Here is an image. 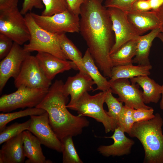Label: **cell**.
<instances>
[{"mask_svg": "<svg viewBox=\"0 0 163 163\" xmlns=\"http://www.w3.org/2000/svg\"><path fill=\"white\" fill-rule=\"evenodd\" d=\"M161 32L159 28L151 30L149 33L140 35L137 40L136 54L133 59V63L138 65L150 64L149 54L152 42Z\"/></svg>", "mask_w": 163, "mask_h": 163, "instance_id": "obj_21", "label": "cell"}, {"mask_svg": "<svg viewBox=\"0 0 163 163\" xmlns=\"http://www.w3.org/2000/svg\"><path fill=\"white\" fill-rule=\"evenodd\" d=\"M152 66L147 65H134L133 64L114 66L111 71L110 82L120 78H131L141 76L149 75Z\"/></svg>", "mask_w": 163, "mask_h": 163, "instance_id": "obj_22", "label": "cell"}, {"mask_svg": "<svg viewBox=\"0 0 163 163\" xmlns=\"http://www.w3.org/2000/svg\"><path fill=\"white\" fill-rule=\"evenodd\" d=\"M154 111V110L152 107L149 109H134L133 116L135 122H142L152 119L155 117Z\"/></svg>", "mask_w": 163, "mask_h": 163, "instance_id": "obj_33", "label": "cell"}, {"mask_svg": "<svg viewBox=\"0 0 163 163\" xmlns=\"http://www.w3.org/2000/svg\"><path fill=\"white\" fill-rule=\"evenodd\" d=\"M63 163H83L75 149L72 136H68L60 140Z\"/></svg>", "mask_w": 163, "mask_h": 163, "instance_id": "obj_26", "label": "cell"}, {"mask_svg": "<svg viewBox=\"0 0 163 163\" xmlns=\"http://www.w3.org/2000/svg\"><path fill=\"white\" fill-rule=\"evenodd\" d=\"M0 98V111L9 112L18 108L36 107L47 94L49 89L31 88L24 86Z\"/></svg>", "mask_w": 163, "mask_h": 163, "instance_id": "obj_6", "label": "cell"}, {"mask_svg": "<svg viewBox=\"0 0 163 163\" xmlns=\"http://www.w3.org/2000/svg\"><path fill=\"white\" fill-rule=\"evenodd\" d=\"M132 10L147 11L151 10L149 0H137L133 4Z\"/></svg>", "mask_w": 163, "mask_h": 163, "instance_id": "obj_36", "label": "cell"}, {"mask_svg": "<svg viewBox=\"0 0 163 163\" xmlns=\"http://www.w3.org/2000/svg\"><path fill=\"white\" fill-rule=\"evenodd\" d=\"M157 37L160 39L163 43V36L161 33L158 34L157 36Z\"/></svg>", "mask_w": 163, "mask_h": 163, "instance_id": "obj_42", "label": "cell"}, {"mask_svg": "<svg viewBox=\"0 0 163 163\" xmlns=\"http://www.w3.org/2000/svg\"><path fill=\"white\" fill-rule=\"evenodd\" d=\"M30 53L14 42L8 54L0 62V92L1 93L7 81L11 78H16L18 75L22 64Z\"/></svg>", "mask_w": 163, "mask_h": 163, "instance_id": "obj_11", "label": "cell"}, {"mask_svg": "<svg viewBox=\"0 0 163 163\" xmlns=\"http://www.w3.org/2000/svg\"><path fill=\"white\" fill-rule=\"evenodd\" d=\"M155 11L160 21L161 24L159 27L161 33L163 36V5Z\"/></svg>", "mask_w": 163, "mask_h": 163, "instance_id": "obj_39", "label": "cell"}, {"mask_svg": "<svg viewBox=\"0 0 163 163\" xmlns=\"http://www.w3.org/2000/svg\"><path fill=\"white\" fill-rule=\"evenodd\" d=\"M134 109L132 107L124 106L117 122V126L128 134L135 123L133 116Z\"/></svg>", "mask_w": 163, "mask_h": 163, "instance_id": "obj_30", "label": "cell"}, {"mask_svg": "<svg viewBox=\"0 0 163 163\" xmlns=\"http://www.w3.org/2000/svg\"><path fill=\"white\" fill-rule=\"evenodd\" d=\"M137 45V40H130L110 55L113 67L133 64V58L136 54Z\"/></svg>", "mask_w": 163, "mask_h": 163, "instance_id": "obj_24", "label": "cell"}, {"mask_svg": "<svg viewBox=\"0 0 163 163\" xmlns=\"http://www.w3.org/2000/svg\"><path fill=\"white\" fill-rule=\"evenodd\" d=\"M82 62L88 74L96 85L97 88L93 92L97 90L106 91L110 89V82L107 80V78L103 76L99 71L88 49L82 57Z\"/></svg>", "mask_w": 163, "mask_h": 163, "instance_id": "obj_23", "label": "cell"}, {"mask_svg": "<svg viewBox=\"0 0 163 163\" xmlns=\"http://www.w3.org/2000/svg\"><path fill=\"white\" fill-rule=\"evenodd\" d=\"M18 7L0 10V34L21 45L30 38L24 17Z\"/></svg>", "mask_w": 163, "mask_h": 163, "instance_id": "obj_7", "label": "cell"}, {"mask_svg": "<svg viewBox=\"0 0 163 163\" xmlns=\"http://www.w3.org/2000/svg\"><path fill=\"white\" fill-rule=\"evenodd\" d=\"M22 133L4 143L0 150V163H22L25 158Z\"/></svg>", "mask_w": 163, "mask_h": 163, "instance_id": "obj_18", "label": "cell"}, {"mask_svg": "<svg viewBox=\"0 0 163 163\" xmlns=\"http://www.w3.org/2000/svg\"><path fill=\"white\" fill-rule=\"evenodd\" d=\"M64 84L61 80H56L36 107L47 112L50 124L60 140L67 136L73 137L81 134L83 129L89 124L85 117L74 115L67 109L68 96L63 91Z\"/></svg>", "mask_w": 163, "mask_h": 163, "instance_id": "obj_2", "label": "cell"}, {"mask_svg": "<svg viewBox=\"0 0 163 163\" xmlns=\"http://www.w3.org/2000/svg\"><path fill=\"white\" fill-rule=\"evenodd\" d=\"M103 0H85L80 8L79 32L104 76L110 78V52L115 42L111 20Z\"/></svg>", "mask_w": 163, "mask_h": 163, "instance_id": "obj_1", "label": "cell"}, {"mask_svg": "<svg viewBox=\"0 0 163 163\" xmlns=\"http://www.w3.org/2000/svg\"><path fill=\"white\" fill-rule=\"evenodd\" d=\"M44 7L42 0H24L20 11L23 15H25L34 8L41 9Z\"/></svg>", "mask_w": 163, "mask_h": 163, "instance_id": "obj_35", "label": "cell"}, {"mask_svg": "<svg viewBox=\"0 0 163 163\" xmlns=\"http://www.w3.org/2000/svg\"><path fill=\"white\" fill-rule=\"evenodd\" d=\"M163 120L156 113L152 119L135 122L129 134L137 138L144 149V163H163Z\"/></svg>", "mask_w": 163, "mask_h": 163, "instance_id": "obj_3", "label": "cell"}, {"mask_svg": "<svg viewBox=\"0 0 163 163\" xmlns=\"http://www.w3.org/2000/svg\"><path fill=\"white\" fill-rule=\"evenodd\" d=\"M36 23L40 27L55 34L79 32L80 18L68 8L50 16L30 12Z\"/></svg>", "mask_w": 163, "mask_h": 163, "instance_id": "obj_8", "label": "cell"}, {"mask_svg": "<svg viewBox=\"0 0 163 163\" xmlns=\"http://www.w3.org/2000/svg\"><path fill=\"white\" fill-rule=\"evenodd\" d=\"M46 111L44 109L34 107L28 108L18 112L0 114V131H2L9 122L17 118L30 116L32 115H39Z\"/></svg>", "mask_w": 163, "mask_h": 163, "instance_id": "obj_27", "label": "cell"}, {"mask_svg": "<svg viewBox=\"0 0 163 163\" xmlns=\"http://www.w3.org/2000/svg\"><path fill=\"white\" fill-rule=\"evenodd\" d=\"M23 148L25 157L28 158L26 163H51L46 160L41 147V142L38 138L28 130L22 133Z\"/></svg>", "mask_w": 163, "mask_h": 163, "instance_id": "obj_19", "label": "cell"}, {"mask_svg": "<svg viewBox=\"0 0 163 163\" xmlns=\"http://www.w3.org/2000/svg\"><path fill=\"white\" fill-rule=\"evenodd\" d=\"M14 42L9 37L0 34V59L2 60L9 53L12 47Z\"/></svg>", "mask_w": 163, "mask_h": 163, "instance_id": "obj_34", "label": "cell"}, {"mask_svg": "<svg viewBox=\"0 0 163 163\" xmlns=\"http://www.w3.org/2000/svg\"><path fill=\"white\" fill-rule=\"evenodd\" d=\"M131 82L138 84L143 89L142 95L145 104L157 103L161 97V85L148 75L139 76L130 78Z\"/></svg>", "mask_w": 163, "mask_h": 163, "instance_id": "obj_20", "label": "cell"}, {"mask_svg": "<svg viewBox=\"0 0 163 163\" xmlns=\"http://www.w3.org/2000/svg\"><path fill=\"white\" fill-rule=\"evenodd\" d=\"M107 9L115 37L114 43L110 51V55L126 42L137 40L140 35L129 21L126 12L114 7L107 8Z\"/></svg>", "mask_w": 163, "mask_h": 163, "instance_id": "obj_10", "label": "cell"}, {"mask_svg": "<svg viewBox=\"0 0 163 163\" xmlns=\"http://www.w3.org/2000/svg\"><path fill=\"white\" fill-rule=\"evenodd\" d=\"M107 91H101L93 95L85 92L76 102L71 105H67L66 107L77 111L79 116L90 117L101 123L106 133L113 132L117 127V123L107 114L103 108Z\"/></svg>", "mask_w": 163, "mask_h": 163, "instance_id": "obj_4", "label": "cell"}, {"mask_svg": "<svg viewBox=\"0 0 163 163\" xmlns=\"http://www.w3.org/2000/svg\"><path fill=\"white\" fill-rule=\"evenodd\" d=\"M18 0H0V10L18 7Z\"/></svg>", "mask_w": 163, "mask_h": 163, "instance_id": "obj_38", "label": "cell"}, {"mask_svg": "<svg viewBox=\"0 0 163 163\" xmlns=\"http://www.w3.org/2000/svg\"><path fill=\"white\" fill-rule=\"evenodd\" d=\"M113 132L111 136L105 137L112 139L114 141L113 143L108 145H100L97 148V151L106 157L120 156L129 154L134 144V141L127 137L125 132L119 126H117Z\"/></svg>", "mask_w": 163, "mask_h": 163, "instance_id": "obj_16", "label": "cell"}, {"mask_svg": "<svg viewBox=\"0 0 163 163\" xmlns=\"http://www.w3.org/2000/svg\"><path fill=\"white\" fill-rule=\"evenodd\" d=\"M45 9L41 15L50 16L68 8L66 0H42Z\"/></svg>", "mask_w": 163, "mask_h": 163, "instance_id": "obj_31", "label": "cell"}, {"mask_svg": "<svg viewBox=\"0 0 163 163\" xmlns=\"http://www.w3.org/2000/svg\"><path fill=\"white\" fill-rule=\"evenodd\" d=\"M30 116L31 123L27 130L39 139L41 144L59 152L62 151L60 140L51 128L46 111L39 115Z\"/></svg>", "mask_w": 163, "mask_h": 163, "instance_id": "obj_13", "label": "cell"}, {"mask_svg": "<svg viewBox=\"0 0 163 163\" xmlns=\"http://www.w3.org/2000/svg\"><path fill=\"white\" fill-rule=\"evenodd\" d=\"M137 0H106L104 6L106 8L114 7L126 12L132 10L133 6Z\"/></svg>", "mask_w": 163, "mask_h": 163, "instance_id": "obj_32", "label": "cell"}, {"mask_svg": "<svg viewBox=\"0 0 163 163\" xmlns=\"http://www.w3.org/2000/svg\"><path fill=\"white\" fill-rule=\"evenodd\" d=\"M85 0H66L68 9L75 14L79 15L80 8Z\"/></svg>", "mask_w": 163, "mask_h": 163, "instance_id": "obj_37", "label": "cell"}, {"mask_svg": "<svg viewBox=\"0 0 163 163\" xmlns=\"http://www.w3.org/2000/svg\"><path fill=\"white\" fill-rule=\"evenodd\" d=\"M51 81L46 77L36 56L30 55L23 62L20 71L14 79L15 87L24 86L31 88L49 89Z\"/></svg>", "mask_w": 163, "mask_h": 163, "instance_id": "obj_9", "label": "cell"}, {"mask_svg": "<svg viewBox=\"0 0 163 163\" xmlns=\"http://www.w3.org/2000/svg\"><path fill=\"white\" fill-rule=\"evenodd\" d=\"M36 56L45 75L51 81L59 73L71 69L78 70L72 61L60 59L47 53L38 52Z\"/></svg>", "mask_w": 163, "mask_h": 163, "instance_id": "obj_14", "label": "cell"}, {"mask_svg": "<svg viewBox=\"0 0 163 163\" xmlns=\"http://www.w3.org/2000/svg\"><path fill=\"white\" fill-rule=\"evenodd\" d=\"M151 10L155 11L163 5V0H149Z\"/></svg>", "mask_w": 163, "mask_h": 163, "instance_id": "obj_40", "label": "cell"}, {"mask_svg": "<svg viewBox=\"0 0 163 163\" xmlns=\"http://www.w3.org/2000/svg\"><path fill=\"white\" fill-rule=\"evenodd\" d=\"M110 82L112 93L117 94L118 99L125 105L135 109L152 108L144 103L142 91L139 89L137 84L131 83L128 78H120Z\"/></svg>", "mask_w": 163, "mask_h": 163, "instance_id": "obj_12", "label": "cell"}, {"mask_svg": "<svg viewBox=\"0 0 163 163\" xmlns=\"http://www.w3.org/2000/svg\"><path fill=\"white\" fill-rule=\"evenodd\" d=\"M126 13L129 21L140 35L160 27V21L154 11L132 10Z\"/></svg>", "mask_w": 163, "mask_h": 163, "instance_id": "obj_17", "label": "cell"}, {"mask_svg": "<svg viewBox=\"0 0 163 163\" xmlns=\"http://www.w3.org/2000/svg\"><path fill=\"white\" fill-rule=\"evenodd\" d=\"M161 100L160 103V107L163 110V84L161 85Z\"/></svg>", "mask_w": 163, "mask_h": 163, "instance_id": "obj_41", "label": "cell"}, {"mask_svg": "<svg viewBox=\"0 0 163 163\" xmlns=\"http://www.w3.org/2000/svg\"><path fill=\"white\" fill-rule=\"evenodd\" d=\"M24 18L30 34L28 43L23 48L28 52L37 51L50 53L60 59H68L61 48L57 34L49 32L39 26L30 13L25 15Z\"/></svg>", "mask_w": 163, "mask_h": 163, "instance_id": "obj_5", "label": "cell"}, {"mask_svg": "<svg viewBox=\"0 0 163 163\" xmlns=\"http://www.w3.org/2000/svg\"><path fill=\"white\" fill-rule=\"evenodd\" d=\"M94 84L95 82L88 74L81 72L79 71L74 76L69 77L63 86L64 93L71 97L68 104L71 105L76 102L85 92H93Z\"/></svg>", "mask_w": 163, "mask_h": 163, "instance_id": "obj_15", "label": "cell"}, {"mask_svg": "<svg viewBox=\"0 0 163 163\" xmlns=\"http://www.w3.org/2000/svg\"><path fill=\"white\" fill-rule=\"evenodd\" d=\"M31 123L30 118L24 123H15L6 126L0 132V144L4 143L8 139L27 130Z\"/></svg>", "mask_w": 163, "mask_h": 163, "instance_id": "obj_28", "label": "cell"}, {"mask_svg": "<svg viewBox=\"0 0 163 163\" xmlns=\"http://www.w3.org/2000/svg\"><path fill=\"white\" fill-rule=\"evenodd\" d=\"M57 34L61 50L68 59L75 64L79 71L88 74L83 64L81 52L65 33Z\"/></svg>", "mask_w": 163, "mask_h": 163, "instance_id": "obj_25", "label": "cell"}, {"mask_svg": "<svg viewBox=\"0 0 163 163\" xmlns=\"http://www.w3.org/2000/svg\"><path fill=\"white\" fill-rule=\"evenodd\" d=\"M112 93L110 88L107 91L105 103L108 108V111H106L107 113L115 120L117 124L119 116L124 106L123 102L115 97Z\"/></svg>", "mask_w": 163, "mask_h": 163, "instance_id": "obj_29", "label": "cell"}]
</instances>
